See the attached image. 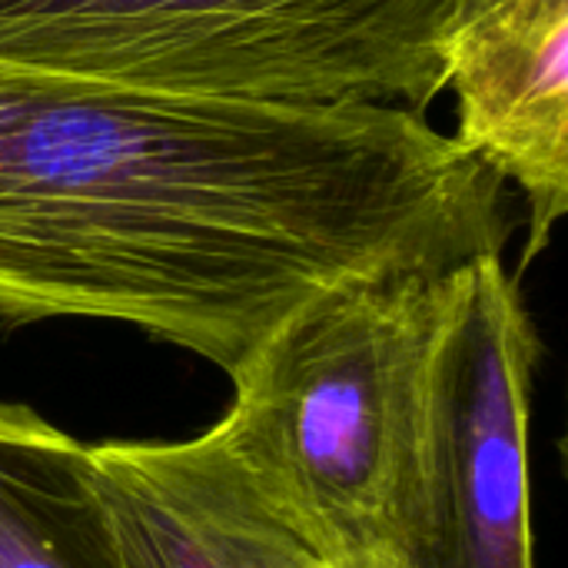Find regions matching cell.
Masks as SVG:
<instances>
[{"label": "cell", "instance_id": "cell-1", "mask_svg": "<svg viewBox=\"0 0 568 568\" xmlns=\"http://www.w3.org/2000/svg\"><path fill=\"white\" fill-rule=\"evenodd\" d=\"M506 183L406 106L0 63V320H103L233 376L320 296L503 253Z\"/></svg>", "mask_w": 568, "mask_h": 568}, {"label": "cell", "instance_id": "cell-2", "mask_svg": "<svg viewBox=\"0 0 568 568\" xmlns=\"http://www.w3.org/2000/svg\"><path fill=\"white\" fill-rule=\"evenodd\" d=\"M449 273L339 286L230 376L216 433L320 568H406Z\"/></svg>", "mask_w": 568, "mask_h": 568}, {"label": "cell", "instance_id": "cell-3", "mask_svg": "<svg viewBox=\"0 0 568 568\" xmlns=\"http://www.w3.org/2000/svg\"><path fill=\"white\" fill-rule=\"evenodd\" d=\"M489 0H0V63L276 106H406Z\"/></svg>", "mask_w": 568, "mask_h": 568}, {"label": "cell", "instance_id": "cell-4", "mask_svg": "<svg viewBox=\"0 0 568 568\" xmlns=\"http://www.w3.org/2000/svg\"><path fill=\"white\" fill-rule=\"evenodd\" d=\"M539 359L503 253L453 266L406 568H536L529 416Z\"/></svg>", "mask_w": 568, "mask_h": 568}, {"label": "cell", "instance_id": "cell-5", "mask_svg": "<svg viewBox=\"0 0 568 568\" xmlns=\"http://www.w3.org/2000/svg\"><path fill=\"white\" fill-rule=\"evenodd\" d=\"M80 473L116 568H320L260 503L216 426L83 446Z\"/></svg>", "mask_w": 568, "mask_h": 568}, {"label": "cell", "instance_id": "cell-6", "mask_svg": "<svg viewBox=\"0 0 568 568\" xmlns=\"http://www.w3.org/2000/svg\"><path fill=\"white\" fill-rule=\"evenodd\" d=\"M456 143L516 183L529 210L523 263L568 210V0H489L449 47Z\"/></svg>", "mask_w": 568, "mask_h": 568}, {"label": "cell", "instance_id": "cell-7", "mask_svg": "<svg viewBox=\"0 0 568 568\" xmlns=\"http://www.w3.org/2000/svg\"><path fill=\"white\" fill-rule=\"evenodd\" d=\"M83 443L0 399V568H116L83 489Z\"/></svg>", "mask_w": 568, "mask_h": 568}]
</instances>
